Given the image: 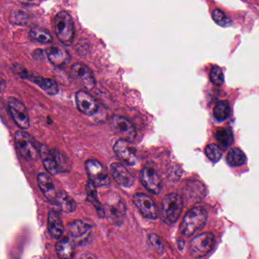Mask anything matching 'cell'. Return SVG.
I'll use <instances>...</instances> for the list:
<instances>
[{"label": "cell", "mask_w": 259, "mask_h": 259, "mask_svg": "<svg viewBox=\"0 0 259 259\" xmlns=\"http://www.w3.org/2000/svg\"><path fill=\"white\" fill-rule=\"evenodd\" d=\"M207 221V212L202 207L197 206L187 211L181 225V232L186 237H191L203 229Z\"/></svg>", "instance_id": "cell-1"}, {"label": "cell", "mask_w": 259, "mask_h": 259, "mask_svg": "<svg viewBox=\"0 0 259 259\" xmlns=\"http://www.w3.org/2000/svg\"><path fill=\"white\" fill-rule=\"evenodd\" d=\"M183 208L184 202L179 195L175 193L167 195L161 202L160 217L164 223L173 225L179 219Z\"/></svg>", "instance_id": "cell-2"}, {"label": "cell", "mask_w": 259, "mask_h": 259, "mask_svg": "<svg viewBox=\"0 0 259 259\" xmlns=\"http://www.w3.org/2000/svg\"><path fill=\"white\" fill-rule=\"evenodd\" d=\"M54 28L56 36L65 46H70L74 41L75 28L74 21L69 13L61 11L55 17Z\"/></svg>", "instance_id": "cell-3"}, {"label": "cell", "mask_w": 259, "mask_h": 259, "mask_svg": "<svg viewBox=\"0 0 259 259\" xmlns=\"http://www.w3.org/2000/svg\"><path fill=\"white\" fill-rule=\"evenodd\" d=\"M215 239L211 233L199 234L190 244V254L193 258H199L208 255L214 246Z\"/></svg>", "instance_id": "cell-4"}, {"label": "cell", "mask_w": 259, "mask_h": 259, "mask_svg": "<svg viewBox=\"0 0 259 259\" xmlns=\"http://www.w3.org/2000/svg\"><path fill=\"white\" fill-rule=\"evenodd\" d=\"M15 144L20 155L27 161H34L39 155L31 137L23 131H18L15 135Z\"/></svg>", "instance_id": "cell-5"}, {"label": "cell", "mask_w": 259, "mask_h": 259, "mask_svg": "<svg viewBox=\"0 0 259 259\" xmlns=\"http://www.w3.org/2000/svg\"><path fill=\"white\" fill-rule=\"evenodd\" d=\"M85 169L89 180L97 187H107L111 183L110 177L101 163L97 160H88L85 163Z\"/></svg>", "instance_id": "cell-6"}, {"label": "cell", "mask_w": 259, "mask_h": 259, "mask_svg": "<svg viewBox=\"0 0 259 259\" xmlns=\"http://www.w3.org/2000/svg\"><path fill=\"white\" fill-rule=\"evenodd\" d=\"M105 211L112 223L121 225L125 217V203L119 196H112L106 203Z\"/></svg>", "instance_id": "cell-7"}, {"label": "cell", "mask_w": 259, "mask_h": 259, "mask_svg": "<svg viewBox=\"0 0 259 259\" xmlns=\"http://www.w3.org/2000/svg\"><path fill=\"white\" fill-rule=\"evenodd\" d=\"M112 127L115 133L122 139L133 141L137 137L135 127L125 117L114 116L112 119Z\"/></svg>", "instance_id": "cell-8"}, {"label": "cell", "mask_w": 259, "mask_h": 259, "mask_svg": "<svg viewBox=\"0 0 259 259\" xmlns=\"http://www.w3.org/2000/svg\"><path fill=\"white\" fill-rule=\"evenodd\" d=\"M9 109L14 121L21 129H28L30 126L28 114L25 106L20 100L15 97H10L9 100Z\"/></svg>", "instance_id": "cell-9"}, {"label": "cell", "mask_w": 259, "mask_h": 259, "mask_svg": "<svg viewBox=\"0 0 259 259\" xmlns=\"http://www.w3.org/2000/svg\"><path fill=\"white\" fill-rule=\"evenodd\" d=\"M133 201L143 217L151 220L158 218V208L154 201L149 196L139 193L134 196Z\"/></svg>", "instance_id": "cell-10"}, {"label": "cell", "mask_w": 259, "mask_h": 259, "mask_svg": "<svg viewBox=\"0 0 259 259\" xmlns=\"http://www.w3.org/2000/svg\"><path fill=\"white\" fill-rule=\"evenodd\" d=\"M114 152L120 160L127 165L133 166L137 163L136 150L134 146L131 144V141L122 138L118 140L114 145Z\"/></svg>", "instance_id": "cell-11"}, {"label": "cell", "mask_w": 259, "mask_h": 259, "mask_svg": "<svg viewBox=\"0 0 259 259\" xmlns=\"http://www.w3.org/2000/svg\"><path fill=\"white\" fill-rule=\"evenodd\" d=\"M140 181L143 187L152 194L158 195L161 190V181L155 170L144 168L140 175Z\"/></svg>", "instance_id": "cell-12"}, {"label": "cell", "mask_w": 259, "mask_h": 259, "mask_svg": "<svg viewBox=\"0 0 259 259\" xmlns=\"http://www.w3.org/2000/svg\"><path fill=\"white\" fill-rule=\"evenodd\" d=\"M76 103L79 110L86 115H94L98 110L97 100L86 91H80L76 94Z\"/></svg>", "instance_id": "cell-13"}, {"label": "cell", "mask_w": 259, "mask_h": 259, "mask_svg": "<svg viewBox=\"0 0 259 259\" xmlns=\"http://www.w3.org/2000/svg\"><path fill=\"white\" fill-rule=\"evenodd\" d=\"M71 71L87 89L92 90L95 87L96 80L94 73L92 70L84 64H74L71 67Z\"/></svg>", "instance_id": "cell-14"}, {"label": "cell", "mask_w": 259, "mask_h": 259, "mask_svg": "<svg viewBox=\"0 0 259 259\" xmlns=\"http://www.w3.org/2000/svg\"><path fill=\"white\" fill-rule=\"evenodd\" d=\"M111 171L115 182L121 187L130 188L134 184V178L131 173L119 163H113L111 165Z\"/></svg>", "instance_id": "cell-15"}, {"label": "cell", "mask_w": 259, "mask_h": 259, "mask_svg": "<svg viewBox=\"0 0 259 259\" xmlns=\"http://www.w3.org/2000/svg\"><path fill=\"white\" fill-rule=\"evenodd\" d=\"M37 182L41 192L47 200L55 202L57 193L51 177L47 173H39L37 176Z\"/></svg>", "instance_id": "cell-16"}, {"label": "cell", "mask_w": 259, "mask_h": 259, "mask_svg": "<svg viewBox=\"0 0 259 259\" xmlns=\"http://www.w3.org/2000/svg\"><path fill=\"white\" fill-rule=\"evenodd\" d=\"M47 57L55 66L62 67L67 65L70 61V55L65 49L52 47L46 50Z\"/></svg>", "instance_id": "cell-17"}, {"label": "cell", "mask_w": 259, "mask_h": 259, "mask_svg": "<svg viewBox=\"0 0 259 259\" xmlns=\"http://www.w3.org/2000/svg\"><path fill=\"white\" fill-rule=\"evenodd\" d=\"M48 231L50 237L55 240L62 237L64 232V226L59 213L50 211L48 214Z\"/></svg>", "instance_id": "cell-18"}, {"label": "cell", "mask_w": 259, "mask_h": 259, "mask_svg": "<svg viewBox=\"0 0 259 259\" xmlns=\"http://www.w3.org/2000/svg\"><path fill=\"white\" fill-rule=\"evenodd\" d=\"M39 155L42 158V162H44V167L46 170L53 176H56L59 172V167H58L57 162L53 152H50L47 146L44 144H41L39 149Z\"/></svg>", "instance_id": "cell-19"}, {"label": "cell", "mask_w": 259, "mask_h": 259, "mask_svg": "<svg viewBox=\"0 0 259 259\" xmlns=\"http://www.w3.org/2000/svg\"><path fill=\"white\" fill-rule=\"evenodd\" d=\"M97 187L94 182H91V180L88 181L86 185L87 196H88V200L97 210L98 215L100 217H104L106 216V211H105L104 207L99 201Z\"/></svg>", "instance_id": "cell-20"}, {"label": "cell", "mask_w": 259, "mask_h": 259, "mask_svg": "<svg viewBox=\"0 0 259 259\" xmlns=\"http://www.w3.org/2000/svg\"><path fill=\"white\" fill-rule=\"evenodd\" d=\"M29 79L40 87L44 91L50 95H55L59 92V85L53 79H45L39 76H32L29 78Z\"/></svg>", "instance_id": "cell-21"}, {"label": "cell", "mask_w": 259, "mask_h": 259, "mask_svg": "<svg viewBox=\"0 0 259 259\" xmlns=\"http://www.w3.org/2000/svg\"><path fill=\"white\" fill-rule=\"evenodd\" d=\"M55 202L63 212L70 214L76 210V203L66 193L61 191L57 193Z\"/></svg>", "instance_id": "cell-22"}, {"label": "cell", "mask_w": 259, "mask_h": 259, "mask_svg": "<svg viewBox=\"0 0 259 259\" xmlns=\"http://www.w3.org/2000/svg\"><path fill=\"white\" fill-rule=\"evenodd\" d=\"M56 251L59 258H73L74 254V244L69 239H62L56 243Z\"/></svg>", "instance_id": "cell-23"}, {"label": "cell", "mask_w": 259, "mask_h": 259, "mask_svg": "<svg viewBox=\"0 0 259 259\" xmlns=\"http://www.w3.org/2000/svg\"><path fill=\"white\" fill-rule=\"evenodd\" d=\"M91 226L81 220H76L68 225V231L74 238H81L91 231Z\"/></svg>", "instance_id": "cell-24"}, {"label": "cell", "mask_w": 259, "mask_h": 259, "mask_svg": "<svg viewBox=\"0 0 259 259\" xmlns=\"http://www.w3.org/2000/svg\"><path fill=\"white\" fill-rule=\"evenodd\" d=\"M246 157L244 152L239 149H233L228 152L227 162L231 167H240L246 163Z\"/></svg>", "instance_id": "cell-25"}, {"label": "cell", "mask_w": 259, "mask_h": 259, "mask_svg": "<svg viewBox=\"0 0 259 259\" xmlns=\"http://www.w3.org/2000/svg\"><path fill=\"white\" fill-rule=\"evenodd\" d=\"M29 36L32 40L41 43V44H50L53 41V38L48 30L40 27H33L29 32Z\"/></svg>", "instance_id": "cell-26"}, {"label": "cell", "mask_w": 259, "mask_h": 259, "mask_svg": "<svg viewBox=\"0 0 259 259\" xmlns=\"http://www.w3.org/2000/svg\"><path fill=\"white\" fill-rule=\"evenodd\" d=\"M215 138L218 142L224 147H228L234 142V134L230 129H218L215 133Z\"/></svg>", "instance_id": "cell-27"}, {"label": "cell", "mask_w": 259, "mask_h": 259, "mask_svg": "<svg viewBox=\"0 0 259 259\" xmlns=\"http://www.w3.org/2000/svg\"><path fill=\"white\" fill-rule=\"evenodd\" d=\"M213 113L218 120H226L231 114V106L227 100H221L214 106Z\"/></svg>", "instance_id": "cell-28"}, {"label": "cell", "mask_w": 259, "mask_h": 259, "mask_svg": "<svg viewBox=\"0 0 259 259\" xmlns=\"http://www.w3.org/2000/svg\"><path fill=\"white\" fill-rule=\"evenodd\" d=\"M205 152L208 159L213 162H218L223 155L222 147L215 144H210L207 145Z\"/></svg>", "instance_id": "cell-29"}, {"label": "cell", "mask_w": 259, "mask_h": 259, "mask_svg": "<svg viewBox=\"0 0 259 259\" xmlns=\"http://www.w3.org/2000/svg\"><path fill=\"white\" fill-rule=\"evenodd\" d=\"M210 80L217 86L223 85L224 82H225V77H224L223 71L220 67L214 65L211 68V72H210Z\"/></svg>", "instance_id": "cell-30"}, {"label": "cell", "mask_w": 259, "mask_h": 259, "mask_svg": "<svg viewBox=\"0 0 259 259\" xmlns=\"http://www.w3.org/2000/svg\"><path fill=\"white\" fill-rule=\"evenodd\" d=\"M213 20L220 26H226L230 24V20L220 9H214L212 12Z\"/></svg>", "instance_id": "cell-31"}, {"label": "cell", "mask_w": 259, "mask_h": 259, "mask_svg": "<svg viewBox=\"0 0 259 259\" xmlns=\"http://www.w3.org/2000/svg\"><path fill=\"white\" fill-rule=\"evenodd\" d=\"M149 243L154 249L159 252H162L164 247H163L162 242L161 239L157 234H150L149 237Z\"/></svg>", "instance_id": "cell-32"}, {"label": "cell", "mask_w": 259, "mask_h": 259, "mask_svg": "<svg viewBox=\"0 0 259 259\" xmlns=\"http://www.w3.org/2000/svg\"><path fill=\"white\" fill-rule=\"evenodd\" d=\"M20 3L26 5H35L39 3V0H18Z\"/></svg>", "instance_id": "cell-33"}, {"label": "cell", "mask_w": 259, "mask_h": 259, "mask_svg": "<svg viewBox=\"0 0 259 259\" xmlns=\"http://www.w3.org/2000/svg\"><path fill=\"white\" fill-rule=\"evenodd\" d=\"M5 87V81L4 79H3L1 76H0V93H2L3 91V88Z\"/></svg>", "instance_id": "cell-34"}]
</instances>
